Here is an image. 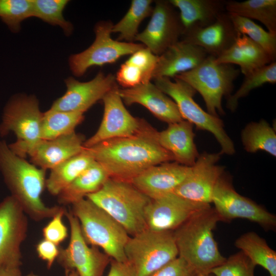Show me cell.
<instances>
[{
    "label": "cell",
    "mask_w": 276,
    "mask_h": 276,
    "mask_svg": "<svg viewBox=\"0 0 276 276\" xmlns=\"http://www.w3.org/2000/svg\"><path fill=\"white\" fill-rule=\"evenodd\" d=\"M158 131L146 121L134 134L85 148L109 177L131 181L148 168L174 160L157 140Z\"/></svg>",
    "instance_id": "6da1fadb"
},
{
    "label": "cell",
    "mask_w": 276,
    "mask_h": 276,
    "mask_svg": "<svg viewBox=\"0 0 276 276\" xmlns=\"http://www.w3.org/2000/svg\"><path fill=\"white\" fill-rule=\"evenodd\" d=\"M0 171L4 181L25 213L35 221L52 218L63 206H48L42 201L45 170L14 154L5 141H0Z\"/></svg>",
    "instance_id": "7a4b0ae2"
},
{
    "label": "cell",
    "mask_w": 276,
    "mask_h": 276,
    "mask_svg": "<svg viewBox=\"0 0 276 276\" xmlns=\"http://www.w3.org/2000/svg\"><path fill=\"white\" fill-rule=\"evenodd\" d=\"M220 221L215 209L210 206L173 232L178 256L198 273H209L226 260L213 236V230Z\"/></svg>",
    "instance_id": "3957f363"
},
{
    "label": "cell",
    "mask_w": 276,
    "mask_h": 276,
    "mask_svg": "<svg viewBox=\"0 0 276 276\" xmlns=\"http://www.w3.org/2000/svg\"><path fill=\"white\" fill-rule=\"evenodd\" d=\"M86 198L110 215L129 235L147 228L144 212L151 198L130 181L109 177L99 190Z\"/></svg>",
    "instance_id": "277c9868"
},
{
    "label": "cell",
    "mask_w": 276,
    "mask_h": 276,
    "mask_svg": "<svg viewBox=\"0 0 276 276\" xmlns=\"http://www.w3.org/2000/svg\"><path fill=\"white\" fill-rule=\"evenodd\" d=\"M72 205L71 211L79 222L86 242L101 248L114 261H127L124 248L130 236L124 228L86 197Z\"/></svg>",
    "instance_id": "5b68a950"
},
{
    "label": "cell",
    "mask_w": 276,
    "mask_h": 276,
    "mask_svg": "<svg viewBox=\"0 0 276 276\" xmlns=\"http://www.w3.org/2000/svg\"><path fill=\"white\" fill-rule=\"evenodd\" d=\"M43 113L37 99L34 96H17L7 104L0 124V135L10 132L16 136L15 142L8 145L16 155L26 158L42 140Z\"/></svg>",
    "instance_id": "8992f818"
},
{
    "label": "cell",
    "mask_w": 276,
    "mask_h": 276,
    "mask_svg": "<svg viewBox=\"0 0 276 276\" xmlns=\"http://www.w3.org/2000/svg\"><path fill=\"white\" fill-rule=\"evenodd\" d=\"M216 57L209 55L195 68L176 76L202 96L208 112L214 116L224 114L222 99L232 94L234 81L240 71L232 64H217Z\"/></svg>",
    "instance_id": "52a82bcc"
},
{
    "label": "cell",
    "mask_w": 276,
    "mask_h": 276,
    "mask_svg": "<svg viewBox=\"0 0 276 276\" xmlns=\"http://www.w3.org/2000/svg\"><path fill=\"white\" fill-rule=\"evenodd\" d=\"M124 251L135 276H150L178 257L173 232L148 228L130 237Z\"/></svg>",
    "instance_id": "ba28073f"
},
{
    "label": "cell",
    "mask_w": 276,
    "mask_h": 276,
    "mask_svg": "<svg viewBox=\"0 0 276 276\" xmlns=\"http://www.w3.org/2000/svg\"><path fill=\"white\" fill-rule=\"evenodd\" d=\"M173 79L174 81L167 77L154 80L155 85L175 103L183 120L213 134L221 147V154H234V144L224 129L222 120L205 112L194 101L197 92L193 87L179 79Z\"/></svg>",
    "instance_id": "9c48e42d"
},
{
    "label": "cell",
    "mask_w": 276,
    "mask_h": 276,
    "mask_svg": "<svg viewBox=\"0 0 276 276\" xmlns=\"http://www.w3.org/2000/svg\"><path fill=\"white\" fill-rule=\"evenodd\" d=\"M113 25L110 20L98 22L94 29L95 39L91 45L70 56V67L75 76L81 77L91 66L114 63L121 57L131 55L145 47L140 43L113 40L111 36Z\"/></svg>",
    "instance_id": "30bf717a"
},
{
    "label": "cell",
    "mask_w": 276,
    "mask_h": 276,
    "mask_svg": "<svg viewBox=\"0 0 276 276\" xmlns=\"http://www.w3.org/2000/svg\"><path fill=\"white\" fill-rule=\"evenodd\" d=\"M212 202L221 221L242 218L257 223L265 229L275 227V216L237 193L233 185L232 178L225 171L214 187Z\"/></svg>",
    "instance_id": "8fae6325"
},
{
    "label": "cell",
    "mask_w": 276,
    "mask_h": 276,
    "mask_svg": "<svg viewBox=\"0 0 276 276\" xmlns=\"http://www.w3.org/2000/svg\"><path fill=\"white\" fill-rule=\"evenodd\" d=\"M65 216L69 222L70 238L66 248H60L58 262L65 270H75L78 276H102L110 258L86 242L79 222L71 210L66 211Z\"/></svg>",
    "instance_id": "7c38bea8"
},
{
    "label": "cell",
    "mask_w": 276,
    "mask_h": 276,
    "mask_svg": "<svg viewBox=\"0 0 276 276\" xmlns=\"http://www.w3.org/2000/svg\"><path fill=\"white\" fill-rule=\"evenodd\" d=\"M27 214L18 201L8 196L0 202V269L20 267V246L27 237Z\"/></svg>",
    "instance_id": "4fadbf2b"
},
{
    "label": "cell",
    "mask_w": 276,
    "mask_h": 276,
    "mask_svg": "<svg viewBox=\"0 0 276 276\" xmlns=\"http://www.w3.org/2000/svg\"><path fill=\"white\" fill-rule=\"evenodd\" d=\"M211 206L183 198L173 193L151 199L145 209L147 228L173 232L195 214Z\"/></svg>",
    "instance_id": "5bb4252c"
},
{
    "label": "cell",
    "mask_w": 276,
    "mask_h": 276,
    "mask_svg": "<svg viewBox=\"0 0 276 276\" xmlns=\"http://www.w3.org/2000/svg\"><path fill=\"white\" fill-rule=\"evenodd\" d=\"M182 34L179 13L174 7L168 1H157L148 25L135 41L159 56L179 41Z\"/></svg>",
    "instance_id": "9a60e30c"
},
{
    "label": "cell",
    "mask_w": 276,
    "mask_h": 276,
    "mask_svg": "<svg viewBox=\"0 0 276 276\" xmlns=\"http://www.w3.org/2000/svg\"><path fill=\"white\" fill-rule=\"evenodd\" d=\"M118 86L102 99L103 116L96 132L85 140L84 147H90L103 141L127 137L135 133L145 120L134 117L127 110L119 93Z\"/></svg>",
    "instance_id": "2e32d148"
},
{
    "label": "cell",
    "mask_w": 276,
    "mask_h": 276,
    "mask_svg": "<svg viewBox=\"0 0 276 276\" xmlns=\"http://www.w3.org/2000/svg\"><path fill=\"white\" fill-rule=\"evenodd\" d=\"M65 83V93L54 102L50 109L84 113L118 86L114 75H105L102 72L87 82H80L70 77Z\"/></svg>",
    "instance_id": "e0dca14e"
},
{
    "label": "cell",
    "mask_w": 276,
    "mask_h": 276,
    "mask_svg": "<svg viewBox=\"0 0 276 276\" xmlns=\"http://www.w3.org/2000/svg\"><path fill=\"white\" fill-rule=\"evenodd\" d=\"M221 154L220 152L199 154L190 173L173 193L194 202L211 203L214 187L224 172V167L217 165Z\"/></svg>",
    "instance_id": "ac0fdd59"
},
{
    "label": "cell",
    "mask_w": 276,
    "mask_h": 276,
    "mask_svg": "<svg viewBox=\"0 0 276 276\" xmlns=\"http://www.w3.org/2000/svg\"><path fill=\"white\" fill-rule=\"evenodd\" d=\"M191 167L176 162L163 163L146 170L131 180L151 199L173 193L190 173Z\"/></svg>",
    "instance_id": "d6986e66"
},
{
    "label": "cell",
    "mask_w": 276,
    "mask_h": 276,
    "mask_svg": "<svg viewBox=\"0 0 276 276\" xmlns=\"http://www.w3.org/2000/svg\"><path fill=\"white\" fill-rule=\"evenodd\" d=\"M238 35L229 14L224 12L208 26L188 31L180 40L199 47L216 58L233 44Z\"/></svg>",
    "instance_id": "ffe728a7"
},
{
    "label": "cell",
    "mask_w": 276,
    "mask_h": 276,
    "mask_svg": "<svg viewBox=\"0 0 276 276\" xmlns=\"http://www.w3.org/2000/svg\"><path fill=\"white\" fill-rule=\"evenodd\" d=\"M119 93L124 104H140L168 124L183 120L174 101L151 82L132 88H119Z\"/></svg>",
    "instance_id": "44dd1931"
},
{
    "label": "cell",
    "mask_w": 276,
    "mask_h": 276,
    "mask_svg": "<svg viewBox=\"0 0 276 276\" xmlns=\"http://www.w3.org/2000/svg\"><path fill=\"white\" fill-rule=\"evenodd\" d=\"M208 56L202 48L180 40L158 56L152 79L174 78L195 68Z\"/></svg>",
    "instance_id": "7402d4cb"
},
{
    "label": "cell",
    "mask_w": 276,
    "mask_h": 276,
    "mask_svg": "<svg viewBox=\"0 0 276 276\" xmlns=\"http://www.w3.org/2000/svg\"><path fill=\"white\" fill-rule=\"evenodd\" d=\"M84 136L75 132L50 140H42L29 156L32 164L46 170L80 153L84 148Z\"/></svg>",
    "instance_id": "603a6c76"
},
{
    "label": "cell",
    "mask_w": 276,
    "mask_h": 276,
    "mask_svg": "<svg viewBox=\"0 0 276 276\" xmlns=\"http://www.w3.org/2000/svg\"><path fill=\"white\" fill-rule=\"evenodd\" d=\"M168 125L165 130L158 132L159 144L172 154L175 162L193 166L200 154L194 143L193 125L185 120Z\"/></svg>",
    "instance_id": "cb8c5ba5"
},
{
    "label": "cell",
    "mask_w": 276,
    "mask_h": 276,
    "mask_svg": "<svg viewBox=\"0 0 276 276\" xmlns=\"http://www.w3.org/2000/svg\"><path fill=\"white\" fill-rule=\"evenodd\" d=\"M215 62L238 65L245 76L273 61L260 45L246 35L238 34L233 44L215 58Z\"/></svg>",
    "instance_id": "d4e9b609"
},
{
    "label": "cell",
    "mask_w": 276,
    "mask_h": 276,
    "mask_svg": "<svg viewBox=\"0 0 276 276\" xmlns=\"http://www.w3.org/2000/svg\"><path fill=\"white\" fill-rule=\"evenodd\" d=\"M168 1L174 8H177L179 10V15L183 29V34L193 28L208 26L213 22L220 14L225 11V1L170 0Z\"/></svg>",
    "instance_id": "484cf974"
},
{
    "label": "cell",
    "mask_w": 276,
    "mask_h": 276,
    "mask_svg": "<svg viewBox=\"0 0 276 276\" xmlns=\"http://www.w3.org/2000/svg\"><path fill=\"white\" fill-rule=\"evenodd\" d=\"M109 178L105 169L95 160L57 195L58 201L72 204L99 190Z\"/></svg>",
    "instance_id": "4316f807"
},
{
    "label": "cell",
    "mask_w": 276,
    "mask_h": 276,
    "mask_svg": "<svg viewBox=\"0 0 276 276\" xmlns=\"http://www.w3.org/2000/svg\"><path fill=\"white\" fill-rule=\"evenodd\" d=\"M94 161L84 147L80 153L51 170L46 179L45 187L51 194L57 196Z\"/></svg>",
    "instance_id": "83f0119b"
},
{
    "label": "cell",
    "mask_w": 276,
    "mask_h": 276,
    "mask_svg": "<svg viewBox=\"0 0 276 276\" xmlns=\"http://www.w3.org/2000/svg\"><path fill=\"white\" fill-rule=\"evenodd\" d=\"M226 12L263 24L268 31L276 34V1H225Z\"/></svg>",
    "instance_id": "f1b7e54d"
},
{
    "label": "cell",
    "mask_w": 276,
    "mask_h": 276,
    "mask_svg": "<svg viewBox=\"0 0 276 276\" xmlns=\"http://www.w3.org/2000/svg\"><path fill=\"white\" fill-rule=\"evenodd\" d=\"M235 245L255 266L263 267L268 271L270 276H276V252L255 232L243 234L236 240Z\"/></svg>",
    "instance_id": "f546056e"
},
{
    "label": "cell",
    "mask_w": 276,
    "mask_h": 276,
    "mask_svg": "<svg viewBox=\"0 0 276 276\" xmlns=\"http://www.w3.org/2000/svg\"><path fill=\"white\" fill-rule=\"evenodd\" d=\"M241 138L245 151L255 153L264 151L276 156L275 131L264 120L248 123L242 130Z\"/></svg>",
    "instance_id": "4dcf8cb0"
},
{
    "label": "cell",
    "mask_w": 276,
    "mask_h": 276,
    "mask_svg": "<svg viewBox=\"0 0 276 276\" xmlns=\"http://www.w3.org/2000/svg\"><path fill=\"white\" fill-rule=\"evenodd\" d=\"M84 113L49 109L43 113L41 135L42 140H50L75 132L84 119Z\"/></svg>",
    "instance_id": "1f68e13d"
},
{
    "label": "cell",
    "mask_w": 276,
    "mask_h": 276,
    "mask_svg": "<svg viewBox=\"0 0 276 276\" xmlns=\"http://www.w3.org/2000/svg\"><path fill=\"white\" fill-rule=\"evenodd\" d=\"M151 0H133L123 17L114 24L112 33H118V40L133 42L137 35L141 23L151 15L153 7Z\"/></svg>",
    "instance_id": "d6a6232c"
},
{
    "label": "cell",
    "mask_w": 276,
    "mask_h": 276,
    "mask_svg": "<svg viewBox=\"0 0 276 276\" xmlns=\"http://www.w3.org/2000/svg\"><path fill=\"white\" fill-rule=\"evenodd\" d=\"M228 14L237 33L248 37L266 52L272 61H275L276 34L265 30L251 19L237 15Z\"/></svg>",
    "instance_id": "836d02e7"
},
{
    "label": "cell",
    "mask_w": 276,
    "mask_h": 276,
    "mask_svg": "<svg viewBox=\"0 0 276 276\" xmlns=\"http://www.w3.org/2000/svg\"><path fill=\"white\" fill-rule=\"evenodd\" d=\"M275 82L276 62L273 61L245 76L238 89L227 97V108L234 112L237 108L239 99L246 97L252 90L266 83Z\"/></svg>",
    "instance_id": "e575fe53"
},
{
    "label": "cell",
    "mask_w": 276,
    "mask_h": 276,
    "mask_svg": "<svg viewBox=\"0 0 276 276\" xmlns=\"http://www.w3.org/2000/svg\"><path fill=\"white\" fill-rule=\"evenodd\" d=\"M33 16L53 26L62 28L66 35L72 34V24L65 19L63 12L69 1L67 0H32Z\"/></svg>",
    "instance_id": "d590c367"
},
{
    "label": "cell",
    "mask_w": 276,
    "mask_h": 276,
    "mask_svg": "<svg viewBox=\"0 0 276 276\" xmlns=\"http://www.w3.org/2000/svg\"><path fill=\"white\" fill-rule=\"evenodd\" d=\"M32 16V0H0V18L11 31H19L21 22Z\"/></svg>",
    "instance_id": "8d00e7d4"
},
{
    "label": "cell",
    "mask_w": 276,
    "mask_h": 276,
    "mask_svg": "<svg viewBox=\"0 0 276 276\" xmlns=\"http://www.w3.org/2000/svg\"><path fill=\"white\" fill-rule=\"evenodd\" d=\"M256 266L241 251L234 254L221 265L211 269L214 276H255Z\"/></svg>",
    "instance_id": "74e56055"
},
{
    "label": "cell",
    "mask_w": 276,
    "mask_h": 276,
    "mask_svg": "<svg viewBox=\"0 0 276 276\" xmlns=\"http://www.w3.org/2000/svg\"><path fill=\"white\" fill-rule=\"evenodd\" d=\"M65 209L62 208L51 218V220L42 228L43 239L48 240L57 245L65 241L68 236L67 227L62 221L65 215Z\"/></svg>",
    "instance_id": "f35d334b"
},
{
    "label": "cell",
    "mask_w": 276,
    "mask_h": 276,
    "mask_svg": "<svg viewBox=\"0 0 276 276\" xmlns=\"http://www.w3.org/2000/svg\"><path fill=\"white\" fill-rule=\"evenodd\" d=\"M158 56L144 47L131 55L127 62L136 66L143 72L146 82H150L156 67Z\"/></svg>",
    "instance_id": "ab89813d"
},
{
    "label": "cell",
    "mask_w": 276,
    "mask_h": 276,
    "mask_svg": "<svg viewBox=\"0 0 276 276\" xmlns=\"http://www.w3.org/2000/svg\"><path fill=\"white\" fill-rule=\"evenodd\" d=\"M117 83L123 88H129L146 82L143 72L136 66L127 62L122 64L115 76Z\"/></svg>",
    "instance_id": "60d3db41"
},
{
    "label": "cell",
    "mask_w": 276,
    "mask_h": 276,
    "mask_svg": "<svg viewBox=\"0 0 276 276\" xmlns=\"http://www.w3.org/2000/svg\"><path fill=\"white\" fill-rule=\"evenodd\" d=\"M198 273L178 256L150 276H196Z\"/></svg>",
    "instance_id": "b9f144b4"
},
{
    "label": "cell",
    "mask_w": 276,
    "mask_h": 276,
    "mask_svg": "<svg viewBox=\"0 0 276 276\" xmlns=\"http://www.w3.org/2000/svg\"><path fill=\"white\" fill-rule=\"evenodd\" d=\"M36 250L38 257L50 268L58 257L60 248L55 243L43 239L37 244Z\"/></svg>",
    "instance_id": "7bdbcfd3"
},
{
    "label": "cell",
    "mask_w": 276,
    "mask_h": 276,
    "mask_svg": "<svg viewBox=\"0 0 276 276\" xmlns=\"http://www.w3.org/2000/svg\"><path fill=\"white\" fill-rule=\"evenodd\" d=\"M107 276H135V274L128 261L121 262L112 260Z\"/></svg>",
    "instance_id": "ee69618b"
},
{
    "label": "cell",
    "mask_w": 276,
    "mask_h": 276,
    "mask_svg": "<svg viewBox=\"0 0 276 276\" xmlns=\"http://www.w3.org/2000/svg\"><path fill=\"white\" fill-rule=\"evenodd\" d=\"M0 276H22L20 267H8L0 269Z\"/></svg>",
    "instance_id": "f6af8a7d"
},
{
    "label": "cell",
    "mask_w": 276,
    "mask_h": 276,
    "mask_svg": "<svg viewBox=\"0 0 276 276\" xmlns=\"http://www.w3.org/2000/svg\"><path fill=\"white\" fill-rule=\"evenodd\" d=\"M65 276H78L75 270H65Z\"/></svg>",
    "instance_id": "bcb514c9"
},
{
    "label": "cell",
    "mask_w": 276,
    "mask_h": 276,
    "mask_svg": "<svg viewBox=\"0 0 276 276\" xmlns=\"http://www.w3.org/2000/svg\"><path fill=\"white\" fill-rule=\"evenodd\" d=\"M196 276H214L211 273H199Z\"/></svg>",
    "instance_id": "7dc6e473"
},
{
    "label": "cell",
    "mask_w": 276,
    "mask_h": 276,
    "mask_svg": "<svg viewBox=\"0 0 276 276\" xmlns=\"http://www.w3.org/2000/svg\"><path fill=\"white\" fill-rule=\"evenodd\" d=\"M24 276H40V275L36 274L34 273L33 272H30V273H28V274L25 275Z\"/></svg>",
    "instance_id": "c3c4849f"
}]
</instances>
